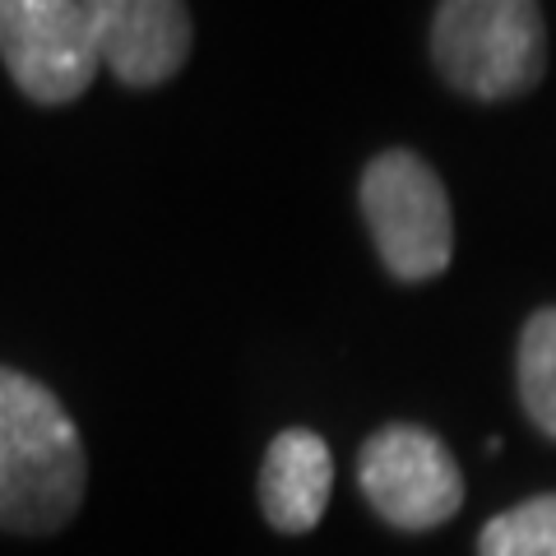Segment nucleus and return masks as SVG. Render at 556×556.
<instances>
[{
	"label": "nucleus",
	"mask_w": 556,
	"mask_h": 556,
	"mask_svg": "<svg viewBox=\"0 0 556 556\" xmlns=\"http://www.w3.org/2000/svg\"><path fill=\"white\" fill-rule=\"evenodd\" d=\"M519 399H525V413L533 417V427L543 437L556 441V306L533 311L525 334H519Z\"/></svg>",
	"instance_id": "nucleus-8"
},
{
	"label": "nucleus",
	"mask_w": 556,
	"mask_h": 556,
	"mask_svg": "<svg viewBox=\"0 0 556 556\" xmlns=\"http://www.w3.org/2000/svg\"><path fill=\"white\" fill-rule=\"evenodd\" d=\"M93 24L98 56L126 89L167 84L190 56L186 0H79Z\"/></svg>",
	"instance_id": "nucleus-6"
},
{
	"label": "nucleus",
	"mask_w": 556,
	"mask_h": 556,
	"mask_svg": "<svg viewBox=\"0 0 556 556\" xmlns=\"http://www.w3.org/2000/svg\"><path fill=\"white\" fill-rule=\"evenodd\" d=\"M431 56L459 93L496 102L543 79L547 28L538 0H441Z\"/></svg>",
	"instance_id": "nucleus-2"
},
{
	"label": "nucleus",
	"mask_w": 556,
	"mask_h": 556,
	"mask_svg": "<svg viewBox=\"0 0 556 556\" xmlns=\"http://www.w3.org/2000/svg\"><path fill=\"white\" fill-rule=\"evenodd\" d=\"M362 218L399 283H427L455 260V214L441 177L417 153L390 149L362 172Z\"/></svg>",
	"instance_id": "nucleus-3"
},
{
	"label": "nucleus",
	"mask_w": 556,
	"mask_h": 556,
	"mask_svg": "<svg viewBox=\"0 0 556 556\" xmlns=\"http://www.w3.org/2000/svg\"><path fill=\"white\" fill-rule=\"evenodd\" d=\"M89 455L42 380L0 367V533L51 538L84 506Z\"/></svg>",
	"instance_id": "nucleus-1"
},
{
	"label": "nucleus",
	"mask_w": 556,
	"mask_h": 556,
	"mask_svg": "<svg viewBox=\"0 0 556 556\" xmlns=\"http://www.w3.org/2000/svg\"><path fill=\"white\" fill-rule=\"evenodd\" d=\"M0 56L20 93L61 108L98 75V38L79 0H0Z\"/></svg>",
	"instance_id": "nucleus-5"
},
{
	"label": "nucleus",
	"mask_w": 556,
	"mask_h": 556,
	"mask_svg": "<svg viewBox=\"0 0 556 556\" xmlns=\"http://www.w3.org/2000/svg\"><path fill=\"white\" fill-rule=\"evenodd\" d=\"M357 486L386 525L427 533L455 519L464 506V473L455 455L427 427L390 422L362 445Z\"/></svg>",
	"instance_id": "nucleus-4"
},
{
	"label": "nucleus",
	"mask_w": 556,
	"mask_h": 556,
	"mask_svg": "<svg viewBox=\"0 0 556 556\" xmlns=\"http://www.w3.org/2000/svg\"><path fill=\"white\" fill-rule=\"evenodd\" d=\"M334 455L306 427L278 431L260 468V510L278 533H311L329 506Z\"/></svg>",
	"instance_id": "nucleus-7"
},
{
	"label": "nucleus",
	"mask_w": 556,
	"mask_h": 556,
	"mask_svg": "<svg viewBox=\"0 0 556 556\" xmlns=\"http://www.w3.org/2000/svg\"><path fill=\"white\" fill-rule=\"evenodd\" d=\"M478 556H556V492L501 510L482 529Z\"/></svg>",
	"instance_id": "nucleus-9"
}]
</instances>
